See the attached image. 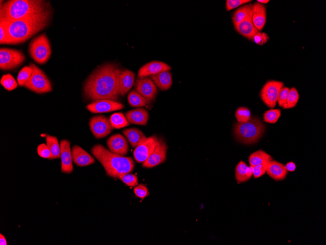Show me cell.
<instances>
[{
  "label": "cell",
  "instance_id": "cell-34",
  "mask_svg": "<svg viewBox=\"0 0 326 245\" xmlns=\"http://www.w3.org/2000/svg\"><path fill=\"white\" fill-rule=\"evenodd\" d=\"M299 99V94L297 89L295 88H292L290 89L287 100L283 106V108L287 109L294 107L297 105Z\"/></svg>",
  "mask_w": 326,
  "mask_h": 245
},
{
  "label": "cell",
  "instance_id": "cell-29",
  "mask_svg": "<svg viewBox=\"0 0 326 245\" xmlns=\"http://www.w3.org/2000/svg\"><path fill=\"white\" fill-rule=\"evenodd\" d=\"M46 145L49 148L52 156V159L61 157V147L56 137L47 135L46 137Z\"/></svg>",
  "mask_w": 326,
  "mask_h": 245
},
{
  "label": "cell",
  "instance_id": "cell-9",
  "mask_svg": "<svg viewBox=\"0 0 326 245\" xmlns=\"http://www.w3.org/2000/svg\"><path fill=\"white\" fill-rule=\"evenodd\" d=\"M284 83L281 81L269 80L266 82L260 91V97L265 104L269 108H273L277 102V97Z\"/></svg>",
  "mask_w": 326,
  "mask_h": 245
},
{
  "label": "cell",
  "instance_id": "cell-3",
  "mask_svg": "<svg viewBox=\"0 0 326 245\" xmlns=\"http://www.w3.org/2000/svg\"><path fill=\"white\" fill-rule=\"evenodd\" d=\"M50 8L41 0H11L0 4V21H11L24 19Z\"/></svg>",
  "mask_w": 326,
  "mask_h": 245
},
{
  "label": "cell",
  "instance_id": "cell-19",
  "mask_svg": "<svg viewBox=\"0 0 326 245\" xmlns=\"http://www.w3.org/2000/svg\"><path fill=\"white\" fill-rule=\"evenodd\" d=\"M266 8L265 5L259 2L252 4V22L256 28L261 30L266 22Z\"/></svg>",
  "mask_w": 326,
  "mask_h": 245
},
{
  "label": "cell",
  "instance_id": "cell-35",
  "mask_svg": "<svg viewBox=\"0 0 326 245\" xmlns=\"http://www.w3.org/2000/svg\"><path fill=\"white\" fill-rule=\"evenodd\" d=\"M280 116V109H271L265 112L263 119L265 122L274 124L276 123Z\"/></svg>",
  "mask_w": 326,
  "mask_h": 245
},
{
  "label": "cell",
  "instance_id": "cell-33",
  "mask_svg": "<svg viewBox=\"0 0 326 245\" xmlns=\"http://www.w3.org/2000/svg\"><path fill=\"white\" fill-rule=\"evenodd\" d=\"M0 82L1 85L8 91H11L16 89L18 86L17 81L10 74L2 75Z\"/></svg>",
  "mask_w": 326,
  "mask_h": 245
},
{
  "label": "cell",
  "instance_id": "cell-31",
  "mask_svg": "<svg viewBox=\"0 0 326 245\" xmlns=\"http://www.w3.org/2000/svg\"><path fill=\"white\" fill-rule=\"evenodd\" d=\"M110 123L113 128L120 129L129 125V122L122 112L112 114L109 118Z\"/></svg>",
  "mask_w": 326,
  "mask_h": 245
},
{
  "label": "cell",
  "instance_id": "cell-4",
  "mask_svg": "<svg viewBox=\"0 0 326 245\" xmlns=\"http://www.w3.org/2000/svg\"><path fill=\"white\" fill-rule=\"evenodd\" d=\"M91 153L102 164L106 174L111 178H117L122 174L131 172L135 166L133 159L111 152L102 145L96 144Z\"/></svg>",
  "mask_w": 326,
  "mask_h": 245
},
{
  "label": "cell",
  "instance_id": "cell-13",
  "mask_svg": "<svg viewBox=\"0 0 326 245\" xmlns=\"http://www.w3.org/2000/svg\"><path fill=\"white\" fill-rule=\"evenodd\" d=\"M136 89L148 101H150L155 99L157 89L154 82L147 77L140 78L136 80Z\"/></svg>",
  "mask_w": 326,
  "mask_h": 245
},
{
  "label": "cell",
  "instance_id": "cell-28",
  "mask_svg": "<svg viewBox=\"0 0 326 245\" xmlns=\"http://www.w3.org/2000/svg\"><path fill=\"white\" fill-rule=\"evenodd\" d=\"M272 160V157L262 150H259L252 153L248 160L250 166H253L264 163Z\"/></svg>",
  "mask_w": 326,
  "mask_h": 245
},
{
  "label": "cell",
  "instance_id": "cell-24",
  "mask_svg": "<svg viewBox=\"0 0 326 245\" xmlns=\"http://www.w3.org/2000/svg\"><path fill=\"white\" fill-rule=\"evenodd\" d=\"M151 78L155 84L162 90H167L172 86V75L169 70L163 71L152 75Z\"/></svg>",
  "mask_w": 326,
  "mask_h": 245
},
{
  "label": "cell",
  "instance_id": "cell-16",
  "mask_svg": "<svg viewBox=\"0 0 326 245\" xmlns=\"http://www.w3.org/2000/svg\"><path fill=\"white\" fill-rule=\"evenodd\" d=\"M61 171L62 173L70 174L73 170L72 151L70 149V142L66 139H63L60 142Z\"/></svg>",
  "mask_w": 326,
  "mask_h": 245
},
{
  "label": "cell",
  "instance_id": "cell-47",
  "mask_svg": "<svg viewBox=\"0 0 326 245\" xmlns=\"http://www.w3.org/2000/svg\"><path fill=\"white\" fill-rule=\"evenodd\" d=\"M257 1L261 3H267L269 1L268 0H257Z\"/></svg>",
  "mask_w": 326,
  "mask_h": 245
},
{
  "label": "cell",
  "instance_id": "cell-11",
  "mask_svg": "<svg viewBox=\"0 0 326 245\" xmlns=\"http://www.w3.org/2000/svg\"><path fill=\"white\" fill-rule=\"evenodd\" d=\"M168 146L162 138H159L158 142L147 158L143 163V166L152 168L163 162L166 159Z\"/></svg>",
  "mask_w": 326,
  "mask_h": 245
},
{
  "label": "cell",
  "instance_id": "cell-44",
  "mask_svg": "<svg viewBox=\"0 0 326 245\" xmlns=\"http://www.w3.org/2000/svg\"><path fill=\"white\" fill-rule=\"evenodd\" d=\"M268 35L264 32H258L253 37L252 40L258 45H263L268 40Z\"/></svg>",
  "mask_w": 326,
  "mask_h": 245
},
{
  "label": "cell",
  "instance_id": "cell-21",
  "mask_svg": "<svg viewBox=\"0 0 326 245\" xmlns=\"http://www.w3.org/2000/svg\"><path fill=\"white\" fill-rule=\"evenodd\" d=\"M266 172L270 177L275 180L284 179L287 174L285 165L273 160L268 162Z\"/></svg>",
  "mask_w": 326,
  "mask_h": 245
},
{
  "label": "cell",
  "instance_id": "cell-2",
  "mask_svg": "<svg viewBox=\"0 0 326 245\" xmlns=\"http://www.w3.org/2000/svg\"><path fill=\"white\" fill-rule=\"evenodd\" d=\"M51 14V9L49 8L43 12L24 19L4 21L8 35V44L23 43L42 30L48 24Z\"/></svg>",
  "mask_w": 326,
  "mask_h": 245
},
{
  "label": "cell",
  "instance_id": "cell-41",
  "mask_svg": "<svg viewBox=\"0 0 326 245\" xmlns=\"http://www.w3.org/2000/svg\"><path fill=\"white\" fill-rule=\"evenodd\" d=\"M0 43L8 44V35L6 24L4 21H0Z\"/></svg>",
  "mask_w": 326,
  "mask_h": 245
},
{
  "label": "cell",
  "instance_id": "cell-12",
  "mask_svg": "<svg viewBox=\"0 0 326 245\" xmlns=\"http://www.w3.org/2000/svg\"><path fill=\"white\" fill-rule=\"evenodd\" d=\"M159 138L156 135H152L147 138L135 148L133 156L139 163L143 162L154 150L158 142Z\"/></svg>",
  "mask_w": 326,
  "mask_h": 245
},
{
  "label": "cell",
  "instance_id": "cell-36",
  "mask_svg": "<svg viewBox=\"0 0 326 245\" xmlns=\"http://www.w3.org/2000/svg\"><path fill=\"white\" fill-rule=\"evenodd\" d=\"M235 117L238 122H245L251 118V112L248 108L241 107L236 110Z\"/></svg>",
  "mask_w": 326,
  "mask_h": 245
},
{
  "label": "cell",
  "instance_id": "cell-8",
  "mask_svg": "<svg viewBox=\"0 0 326 245\" xmlns=\"http://www.w3.org/2000/svg\"><path fill=\"white\" fill-rule=\"evenodd\" d=\"M23 53L18 50L1 48L0 49V68L10 70L16 68L25 60Z\"/></svg>",
  "mask_w": 326,
  "mask_h": 245
},
{
  "label": "cell",
  "instance_id": "cell-6",
  "mask_svg": "<svg viewBox=\"0 0 326 245\" xmlns=\"http://www.w3.org/2000/svg\"><path fill=\"white\" fill-rule=\"evenodd\" d=\"M28 50L35 62L40 64L46 63L51 54L50 43L46 34H41L34 38L29 44Z\"/></svg>",
  "mask_w": 326,
  "mask_h": 245
},
{
  "label": "cell",
  "instance_id": "cell-37",
  "mask_svg": "<svg viewBox=\"0 0 326 245\" xmlns=\"http://www.w3.org/2000/svg\"><path fill=\"white\" fill-rule=\"evenodd\" d=\"M123 183L130 187H133L138 184L137 177L129 173L121 175L119 178Z\"/></svg>",
  "mask_w": 326,
  "mask_h": 245
},
{
  "label": "cell",
  "instance_id": "cell-23",
  "mask_svg": "<svg viewBox=\"0 0 326 245\" xmlns=\"http://www.w3.org/2000/svg\"><path fill=\"white\" fill-rule=\"evenodd\" d=\"M234 25L238 33L251 40H252L254 36L259 32L253 24L251 16Z\"/></svg>",
  "mask_w": 326,
  "mask_h": 245
},
{
  "label": "cell",
  "instance_id": "cell-20",
  "mask_svg": "<svg viewBox=\"0 0 326 245\" xmlns=\"http://www.w3.org/2000/svg\"><path fill=\"white\" fill-rule=\"evenodd\" d=\"M135 80L134 73L128 69L122 70L119 79L120 95H125L133 86Z\"/></svg>",
  "mask_w": 326,
  "mask_h": 245
},
{
  "label": "cell",
  "instance_id": "cell-32",
  "mask_svg": "<svg viewBox=\"0 0 326 245\" xmlns=\"http://www.w3.org/2000/svg\"><path fill=\"white\" fill-rule=\"evenodd\" d=\"M32 71L33 68L30 65L28 66H25L19 71L17 76V81L20 87L24 86Z\"/></svg>",
  "mask_w": 326,
  "mask_h": 245
},
{
  "label": "cell",
  "instance_id": "cell-1",
  "mask_svg": "<svg viewBox=\"0 0 326 245\" xmlns=\"http://www.w3.org/2000/svg\"><path fill=\"white\" fill-rule=\"evenodd\" d=\"M121 70L116 65L107 64L97 69L86 80L85 95L94 101L100 100L116 101L120 95L119 79Z\"/></svg>",
  "mask_w": 326,
  "mask_h": 245
},
{
  "label": "cell",
  "instance_id": "cell-46",
  "mask_svg": "<svg viewBox=\"0 0 326 245\" xmlns=\"http://www.w3.org/2000/svg\"><path fill=\"white\" fill-rule=\"evenodd\" d=\"M0 245H7V243L6 240L1 234H0Z\"/></svg>",
  "mask_w": 326,
  "mask_h": 245
},
{
  "label": "cell",
  "instance_id": "cell-27",
  "mask_svg": "<svg viewBox=\"0 0 326 245\" xmlns=\"http://www.w3.org/2000/svg\"><path fill=\"white\" fill-rule=\"evenodd\" d=\"M252 4H246L238 8L234 12L232 21L234 25L237 24L248 17L252 16Z\"/></svg>",
  "mask_w": 326,
  "mask_h": 245
},
{
  "label": "cell",
  "instance_id": "cell-5",
  "mask_svg": "<svg viewBox=\"0 0 326 245\" xmlns=\"http://www.w3.org/2000/svg\"><path fill=\"white\" fill-rule=\"evenodd\" d=\"M265 126L258 117H253L245 122L236 123L234 126V134L240 142L251 144L258 141L263 134Z\"/></svg>",
  "mask_w": 326,
  "mask_h": 245
},
{
  "label": "cell",
  "instance_id": "cell-40",
  "mask_svg": "<svg viewBox=\"0 0 326 245\" xmlns=\"http://www.w3.org/2000/svg\"><path fill=\"white\" fill-rule=\"evenodd\" d=\"M37 152L38 155L42 158L52 159L51 153L47 145L44 143L41 144L38 146Z\"/></svg>",
  "mask_w": 326,
  "mask_h": 245
},
{
  "label": "cell",
  "instance_id": "cell-42",
  "mask_svg": "<svg viewBox=\"0 0 326 245\" xmlns=\"http://www.w3.org/2000/svg\"><path fill=\"white\" fill-rule=\"evenodd\" d=\"M251 1L249 0H227L225 4L226 9L227 11H230Z\"/></svg>",
  "mask_w": 326,
  "mask_h": 245
},
{
  "label": "cell",
  "instance_id": "cell-22",
  "mask_svg": "<svg viewBox=\"0 0 326 245\" xmlns=\"http://www.w3.org/2000/svg\"><path fill=\"white\" fill-rule=\"evenodd\" d=\"M125 117L129 123L141 125H146L149 119L147 111L143 108L128 111Z\"/></svg>",
  "mask_w": 326,
  "mask_h": 245
},
{
  "label": "cell",
  "instance_id": "cell-25",
  "mask_svg": "<svg viewBox=\"0 0 326 245\" xmlns=\"http://www.w3.org/2000/svg\"><path fill=\"white\" fill-rule=\"evenodd\" d=\"M122 132L133 148L137 147L147 138L144 134L137 128L125 129Z\"/></svg>",
  "mask_w": 326,
  "mask_h": 245
},
{
  "label": "cell",
  "instance_id": "cell-17",
  "mask_svg": "<svg viewBox=\"0 0 326 245\" xmlns=\"http://www.w3.org/2000/svg\"><path fill=\"white\" fill-rule=\"evenodd\" d=\"M171 68V67L165 63L153 61L142 67L138 71V76L140 78L147 77L163 71L169 70Z\"/></svg>",
  "mask_w": 326,
  "mask_h": 245
},
{
  "label": "cell",
  "instance_id": "cell-14",
  "mask_svg": "<svg viewBox=\"0 0 326 245\" xmlns=\"http://www.w3.org/2000/svg\"><path fill=\"white\" fill-rule=\"evenodd\" d=\"M124 105L121 103L111 100H100L94 101L86 106L87 109L92 113L107 112L123 109Z\"/></svg>",
  "mask_w": 326,
  "mask_h": 245
},
{
  "label": "cell",
  "instance_id": "cell-7",
  "mask_svg": "<svg viewBox=\"0 0 326 245\" xmlns=\"http://www.w3.org/2000/svg\"><path fill=\"white\" fill-rule=\"evenodd\" d=\"M30 65L33 68V71L24 87L38 93L51 91L52 89V86L47 76L34 64L31 63Z\"/></svg>",
  "mask_w": 326,
  "mask_h": 245
},
{
  "label": "cell",
  "instance_id": "cell-45",
  "mask_svg": "<svg viewBox=\"0 0 326 245\" xmlns=\"http://www.w3.org/2000/svg\"><path fill=\"white\" fill-rule=\"evenodd\" d=\"M285 167L287 171L289 172L295 171L296 168L295 164L292 161L287 163L286 165H285Z\"/></svg>",
  "mask_w": 326,
  "mask_h": 245
},
{
  "label": "cell",
  "instance_id": "cell-30",
  "mask_svg": "<svg viewBox=\"0 0 326 245\" xmlns=\"http://www.w3.org/2000/svg\"><path fill=\"white\" fill-rule=\"evenodd\" d=\"M127 98L129 104L134 107L145 106L149 102L138 92L134 90L129 93Z\"/></svg>",
  "mask_w": 326,
  "mask_h": 245
},
{
  "label": "cell",
  "instance_id": "cell-43",
  "mask_svg": "<svg viewBox=\"0 0 326 245\" xmlns=\"http://www.w3.org/2000/svg\"><path fill=\"white\" fill-rule=\"evenodd\" d=\"M134 192L137 197L143 199L148 195V189L144 184H140L134 188Z\"/></svg>",
  "mask_w": 326,
  "mask_h": 245
},
{
  "label": "cell",
  "instance_id": "cell-15",
  "mask_svg": "<svg viewBox=\"0 0 326 245\" xmlns=\"http://www.w3.org/2000/svg\"><path fill=\"white\" fill-rule=\"evenodd\" d=\"M109 151L115 154L124 156L129 150V145L125 137L121 134H115L107 140Z\"/></svg>",
  "mask_w": 326,
  "mask_h": 245
},
{
  "label": "cell",
  "instance_id": "cell-38",
  "mask_svg": "<svg viewBox=\"0 0 326 245\" xmlns=\"http://www.w3.org/2000/svg\"><path fill=\"white\" fill-rule=\"evenodd\" d=\"M290 89L283 87L279 91L277 102L280 107H283L286 103L289 93Z\"/></svg>",
  "mask_w": 326,
  "mask_h": 245
},
{
  "label": "cell",
  "instance_id": "cell-10",
  "mask_svg": "<svg viewBox=\"0 0 326 245\" xmlns=\"http://www.w3.org/2000/svg\"><path fill=\"white\" fill-rule=\"evenodd\" d=\"M89 127L96 138H102L107 136L113 129L109 120L103 115L92 117L89 121Z\"/></svg>",
  "mask_w": 326,
  "mask_h": 245
},
{
  "label": "cell",
  "instance_id": "cell-26",
  "mask_svg": "<svg viewBox=\"0 0 326 245\" xmlns=\"http://www.w3.org/2000/svg\"><path fill=\"white\" fill-rule=\"evenodd\" d=\"M253 174L250 167H248L243 161H241L235 168V178L238 182L247 181L251 178Z\"/></svg>",
  "mask_w": 326,
  "mask_h": 245
},
{
  "label": "cell",
  "instance_id": "cell-39",
  "mask_svg": "<svg viewBox=\"0 0 326 245\" xmlns=\"http://www.w3.org/2000/svg\"><path fill=\"white\" fill-rule=\"evenodd\" d=\"M268 162L256 166H250L254 178H258L265 174Z\"/></svg>",
  "mask_w": 326,
  "mask_h": 245
},
{
  "label": "cell",
  "instance_id": "cell-18",
  "mask_svg": "<svg viewBox=\"0 0 326 245\" xmlns=\"http://www.w3.org/2000/svg\"><path fill=\"white\" fill-rule=\"evenodd\" d=\"M71 151L72 161L79 166H85L95 162L94 158L78 145L73 146Z\"/></svg>",
  "mask_w": 326,
  "mask_h": 245
}]
</instances>
